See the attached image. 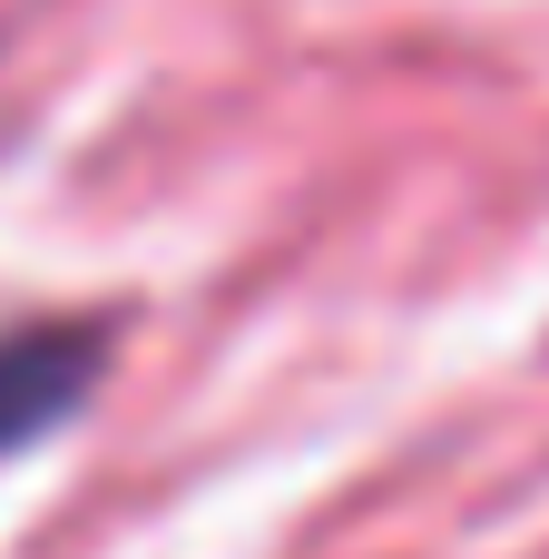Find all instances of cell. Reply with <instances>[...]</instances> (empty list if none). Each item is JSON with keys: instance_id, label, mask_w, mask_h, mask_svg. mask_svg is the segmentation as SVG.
<instances>
[{"instance_id": "1", "label": "cell", "mask_w": 549, "mask_h": 559, "mask_svg": "<svg viewBox=\"0 0 549 559\" xmlns=\"http://www.w3.org/2000/svg\"><path fill=\"white\" fill-rule=\"evenodd\" d=\"M98 364H108V324H29V334H10L0 344V452L69 423L88 403Z\"/></svg>"}]
</instances>
